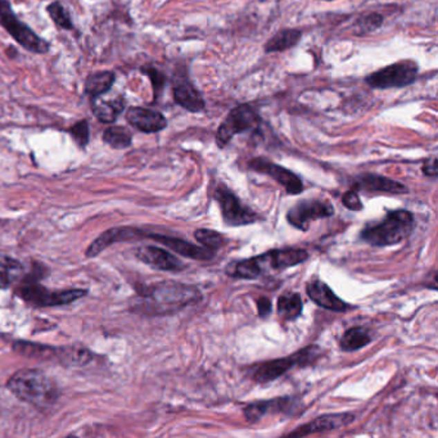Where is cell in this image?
Listing matches in <instances>:
<instances>
[{"mask_svg": "<svg viewBox=\"0 0 438 438\" xmlns=\"http://www.w3.org/2000/svg\"><path fill=\"white\" fill-rule=\"evenodd\" d=\"M418 71L419 67L414 61H401L370 73L365 82L374 89L403 88L417 80Z\"/></svg>", "mask_w": 438, "mask_h": 438, "instance_id": "obj_8", "label": "cell"}, {"mask_svg": "<svg viewBox=\"0 0 438 438\" xmlns=\"http://www.w3.org/2000/svg\"><path fill=\"white\" fill-rule=\"evenodd\" d=\"M69 133L71 134L72 139L80 148H85L89 143V122L86 120H82L76 122L75 125L69 129Z\"/></svg>", "mask_w": 438, "mask_h": 438, "instance_id": "obj_31", "label": "cell"}, {"mask_svg": "<svg viewBox=\"0 0 438 438\" xmlns=\"http://www.w3.org/2000/svg\"><path fill=\"white\" fill-rule=\"evenodd\" d=\"M16 295L24 301L35 307H49L72 304L86 295L84 289H67V291H51L42 286L35 280L34 275H25L19 282L16 289Z\"/></svg>", "mask_w": 438, "mask_h": 438, "instance_id": "obj_4", "label": "cell"}, {"mask_svg": "<svg viewBox=\"0 0 438 438\" xmlns=\"http://www.w3.org/2000/svg\"><path fill=\"white\" fill-rule=\"evenodd\" d=\"M248 166L250 170L257 171L273 178L277 184H280L283 188L286 189V193L289 194H300L304 190V184L295 174L279 166L277 163L268 161L266 158H262V157L253 158L250 160Z\"/></svg>", "mask_w": 438, "mask_h": 438, "instance_id": "obj_12", "label": "cell"}, {"mask_svg": "<svg viewBox=\"0 0 438 438\" xmlns=\"http://www.w3.org/2000/svg\"><path fill=\"white\" fill-rule=\"evenodd\" d=\"M277 313L282 319L286 322L297 319L304 309L302 298L298 293H286L282 295L277 300Z\"/></svg>", "mask_w": 438, "mask_h": 438, "instance_id": "obj_25", "label": "cell"}, {"mask_svg": "<svg viewBox=\"0 0 438 438\" xmlns=\"http://www.w3.org/2000/svg\"><path fill=\"white\" fill-rule=\"evenodd\" d=\"M334 214V210L329 202L322 201H300L297 205L289 210L286 214V220L292 226L306 232L310 228V223L329 217Z\"/></svg>", "mask_w": 438, "mask_h": 438, "instance_id": "obj_10", "label": "cell"}, {"mask_svg": "<svg viewBox=\"0 0 438 438\" xmlns=\"http://www.w3.org/2000/svg\"><path fill=\"white\" fill-rule=\"evenodd\" d=\"M172 82L174 99L180 107L187 109L192 113H199L206 108L205 99L202 98L201 93L193 85V82L189 80L185 73H175Z\"/></svg>", "mask_w": 438, "mask_h": 438, "instance_id": "obj_13", "label": "cell"}, {"mask_svg": "<svg viewBox=\"0 0 438 438\" xmlns=\"http://www.w3.org/2000/svg\"><path fill=\"white\" fill-rule=\"evenodd\" d=\"M198 243H201L207 250H215L221 248L223 244V235L220 232L208 230V229H199L194 234Z\"/></svg>", "mask_w": 438, "mask_h": 438, "instance_id": "obj_29", "label": "cell"}, {"mask_svg": "<svg viewBox=\"0 0 438 438\" xmlns=\"http://www.w3.org/2000/svg\"><path fill=\"white\" fill-rule=\"evenodd\" d=\"M46 12L49 15V17L53 19L54 24L58 27H61L63 30H73V22H72L71 16L69 13V10L64 8L61 1H53L46 7Z\"/></svg>", "mask_w": 438, "mask_h": 438, "instance_id": "obj_28", "label": "cell"}, {"mask_svg": "<svg viewBox=\"0 0 438 438\" xmlns=\"http://www.w3.org/2000/svg\"><path fill=\"white\" fill-rule=\"evenodd\" d=\"M383 21H385V18L379 13L367 15V16L358 19V24H356V31L358 33H355V34L361 35V34L373 33V31H376V30H378L379 27L383 25Z\"/></svg>", "mask_w": 438, "mask_h": 438, "instance_id": "obj_30", "label": "cell"}, {"mask_svg": "<svg viewBox=\"0 0 438 438\" xmlns=\"http://www.w3.org/2000/svg\"><path fill=\"white\" fill-rule=\"evenodd\" d=\"M103 142L115 149H125L133 143V135L124 126H109L103 133Z\"/></svg>", "mask_w": 438, "mask_h": 438, "instance_id": "obj_27", "label": "cell"}, {"mask_svg": "<svg viewBox=\"0 0 438 438\" xmlns=\"http://www.w3.org/2000/svg\"><path fill=\"white\" fill-rule=\"evenodd\" d=\"M24 265L8 256H0V289H7L19 283L25 277Z\"/></svg>", "mask_w": 438, "mask_h": 438, "instance_id": "obj_23", "label": "cell"}, {"mask_svg": "<svg viewBox=\"0 0 438 438\" xmlns=\"http://www.w3.org/2000/svg\"><path fill=\"white\" fill-rule=\"evenodd\" d=\"M370 340L372 337L367 329L363 327H355L346 331L340 338V349L346 352H352L365 347L367 343H370Z\"/></svg>", "mask_w": 438, "mask_h": 438, "instance_id": "obj_26", "label": "cell"}, {"mask_svg": "<svg viewBox=\"0 0 438 438\" xmlns=\"http://www.w3.org/2000/svg\"><path fill=\"white\" fill-rule=\"evenodd\" d=\"M354 415L352 414H331V415H325L320 417L315 421H311L307 424H304L302 427H300L298 430L289 433L288 436H293V437H302V436H309L313 433H319V432H325V430H338L342 427H346L354 421Z\"/></svg>", "mask_w": 438, "mask_h": 438, "instance_id": "obj_17", "label": "cell"}, {"mask_svg": "<svg viewBox=\"0 0 438 438\" xmlns=\"http://www.w3.org/2000/svg\"><path fill=\"white\" fill-rule=\"evenodd\" d=\"M116 80V75L112 71H99L91 73L85 80V94L89 95L91 100L100 98L103 94L112 89Z\"/></svg>", "mask_w": 438, "mask_h": 438, "instance_id": "obj_22", "label": "cell"}, {"mask_svg": "<svg viewBox=\"0 0 438 438\" xmlns=\"http://www.w3.org/2000/svg\"><path fill=\"white\" fill-rule=\"evenodd\" d=\"M0 26L30 53L45 54L51 51V44L16 16L8 0H0Z\"/></svg>", "mask_w": 438, "mask_h": 438, "instance_id": "obj_6", "label": "cell"}, {"mask_svg": "<svg viewBox=\"0 0 438 438\" xmlns=\"http://www.w3.org/2000/svg\"><path fill=\"white\" fill-rule=\"evenodd\" d=\"M215 199L221 208V216L226 225L241 226L256 221V214L248 207L243 206L239 199L225 187H220L216 190Z\"/></svg>", "mask_w": 438, "mask_h": 438, "instance_id": "obj_11", "label": "cell"}, {"mask_svg": "<svg viewBox=\"0 0 438 438\" xmlns=\"http://www.w3.org/2000/svg\"><path fill=\"white\" fill-rule=\"evenodd\" d=\"M322 351L318 346H309L289 358L271 360L250 367V378L257 383L273 382L295 367L311 365L318 358H322Z\"/></svg>", "mask_w": 438, "mask_h": 438, "instance_id": "obj_5", "label": "cell"}, {"mask_svg": "<svg viewBox=\"0 0 438 438\" xmlns=\"http://www.w3.org/2000/svg\"><path fill=\"white\" fill-rule=\"evenodd\" d=\"M343 205L347 207L351 211H360L363 210V203H361V199L358 197V190H351L347 192L345 196H343Z\"/></svg>", "mask_w": 438, "mask_h": 438, "instance_id": "obj_33", "label": "cell"}, {"mask_svg": "<svg viewBox=\"0 0 438 438\" xmlns=\"http://www.w3.org/2000/svg\"><path fill=\"white\" fill-rule=\"evenodd\" d=\"M307 259L309 253L298 248L268 250L266 253L252 259L232 261L225 268V273L229 277L238 279H255L264 274L265 271L286 270L300 265Z\"/></svg>", "mask_w": 438, "mask_h": 438, "instance_id": "obj_2", "label": "cell"}, {"mask_svg": "<svg viewBox=\"0 0 438 438\" xmlns=\"http://www.w3.org/2000/svg\"><path fill=\"white\" fill-rule=\"evenodd\" d=\"M257 309H259V316L265 318L268 316V313H271V301L266 298V297H261L259 301H257Z\"/></svg>", "mask_w": 438, "mask_h": 438, "instance_id": "obj_34", "label": "cell"}, {"mask_svg": "<svg viewBox=\"0 0 438 438\" xmlns=\"http://www.w3.org/2000/svg\"><path fill=\"white\" fill-rule=\"evenodd\" d=\"M302 37V33L295 28H286L273 36L265 45L266 53H277L293 48Z\"/></svg>", "mask_w": 438, "mask_h": 438, "instance_id": "obj_24", "label": "cell"}, {"mask_svg": "<svg viewBox=\"0 0 438 438\" xmlns=\"http://www.w3.org/2000/svg\"><path fill=\"white\" fill-rule=\"evenodd\" d=\"M423 172L427 176H436L437 175V158L432 157L423 166Z\"/></svg>", "mask_w": 438, "mask_h": 438, "instance_id": "obj_35", "label": "cell"}, {"mask_svg": "<svg viewBox=\"0 0 438 438\" xmlns=\"http://www.w3.org/2000/svg\"><path fill=\"white\" fill-rule=\"evenodd\" d=\"M9 391L24 403L37 409L53 406L60 399V390L53 381L39 369H21L9 378Z\"/></svg>", "mask_w": 438, "mask_h": 438, "instance_id": "obj_1", "label": "cell"}, {"mask_svg": "<svg viewBox=\"0 0 438 438\" xmlns=\"http://www.w3.org/2000/svg\"><path fill=\"white\" fill-rule=\"evenodd\" d=\"M414 228V216L409 211H394L376 225L361 232V239L372 246L385 247L403 241Z\"/></svg>", "mask_w": 438, "mask_h": 438, "instance_id": "obj_3", "label": "cell"}, {"mask_svg": "<svg viewBox=\"0 0 438 438\" xmlns=\"http://www.w3.org/2000/svg\"><path fill=\"white\" fill-rule=\"evenodd\" d=\"M328 1H331V0H328Z\"/></svg>", "mask_w": 438, "mask_h": 438, "instance_id": "obj_36", "label": "cell"}, {"mask_svg": "<svg viewBox=\"0 0 438 438\" xmlns=\"http://www.w3.org/2000/svg\"><path fill=\"white\" fill-rule=\"evenodd\" d=\"M261 124V117L250 104H239L232 108L229 115L223 120L216 134V144L219 148L226 147L232 136L241 134Z\"/></svg>", "mask_w": 438, "mask_h": 438, "instance_id": "obj_9", "label": "cell"}, {"mask_svg": "<svg viewBox=\"0 0 438 438\" xmlns=\"http://www.w3.org/2000/svg\"><path fill=\"white\" fill-rule=\"evenodd\" d=\"M142 71L144 72V75H147L151 82H152L153 93H154V98H157L162 93V90L165 88V84H166V77L162 72L158 71L157 69H154L152 66H145L142 67Z\"/></svg>", "mask_w": 438, "mask_h": 438, "instance_id": "obj_32", "label": "cell"}, {"mask_svg": "<svg viewBox=\"0 0 438 438\" xmlns=\"http://www.w3.org/2000/svg\"><path fill=\"white\" fill-rule=\"evenodd\" d=\"M126 120L135 129L145 134H153L167 126L166 117L151 108L130 107L126 111Z\"/></svg>", "mask_w": 438, "mask_h": 438, "instance_id": "obj_14", "label": "cell"}, {"mask_svg": "<svg viewBox=\"0 0 438 438\" xmlns=\"http://www.w3.org/2000/svg\"><path fill=\"white\" fill-rule=\"evenodd\" d=\"M355 190H367V192H385L392 194L408 193V188L394 180L387 179L379 175H363L355 183Z\"/></svg>", "mask_w": 438, "mask_h": 438, "instance_id": "obj_20", "label": "cell"}, {"mask_svg": "<svg viewBox=\"0 0 438 438\" xmlns=\"http://www.w3.org/2000/svg\"><path fill=\"white\" fill-rule=\"evenodd\" d=\"M126 100L122 95L116 98L91 100V109L97 120L103 124H113L125 109Z\"/></svg>", "mask_w": 438, "mask_h": 438, "instance_id": "obj_19", "label": "cell"}, {"mask_svg": "<svg viewBox=\"0 0 438 438\" xmlns=\"http://www.w3.org/2000/svg\"><path fill=\"white\" fill-rule=\"evenodd\" d=\"M135 256L148 266L162 271H181L183 262L169 250L154 246H142L135 250Z\"/></svg>", "mask_w": 438, "mask_h": 438, "instance_id": "obj_15", "label": "cell"}, {"mask_svg": "<svg viewBox=\"0 0 438 438\" xmlns=\"http://www.w3.org/2000/svg\"><path fill=\"white\" fill-rule=\"evenodd\" d=\"M142 237H148V238H152L154 241H160L163 246H166L167 248H170L171 250H174L175 253H179L184 257H189V259H198V261H208V259L214 257V253L212 250H207V248H202V247H198L196 244H192L187 241H183L180 238H175V237H167V235H158V234H145L143 232Z\"/></svg>", "mask_w": 438, "mask_h": 438, "instance_id": "obj_16", "label": "cell"}, {"mask_svg": "<svg viewBox=\"0 0 438 438\" xmlns=\"http://www.w3.org/2000/svg\"><path fill=\"white\" fill-rule=\"evenodd\" d=\"M292 403L291 399H275L270 401H259V403H250L244 409V417L250 423L259 421L264 415L270 412H284L289 409V403Z\"/></svg>", "mask_w": 438, "mask_h": 438, "instance_id": "obj_21", "label": "cell"}, {"mask_svg": "<svg viewBox=\"0 0 438 438\" xmlns=\"http://www.w3.org/2000/svg\"><path fill=\"white\" fill-rule=\"evenodd\" d=\"M143 295L149 304H152L156 313H169L193 302L199 297V293L193 286H183L179 283H162L160 286L148 288Z\"/></svg>", "mask_w": 438, "mask_h": 438, "instance_id": "obj_7", "label": "cell"}, {"mask_svg": "<svg viewBox=\"0 0 438 438\" xmlns=\"http://www.w3.org/2000/svg\"><path fill=\"white\" fill-rule=\"evenodd\" d=\"M306 289H307L309 297L320 307L331 310V311H337V313L346 311L349 309L347 304L343 302L340 298L334 295L331 288L319 279H313L307 284Z\"/></svg>", "mask_w": 438, "mask_h": 438, "instance_id": "obj_18", "label": "cell"}]
</instances>
